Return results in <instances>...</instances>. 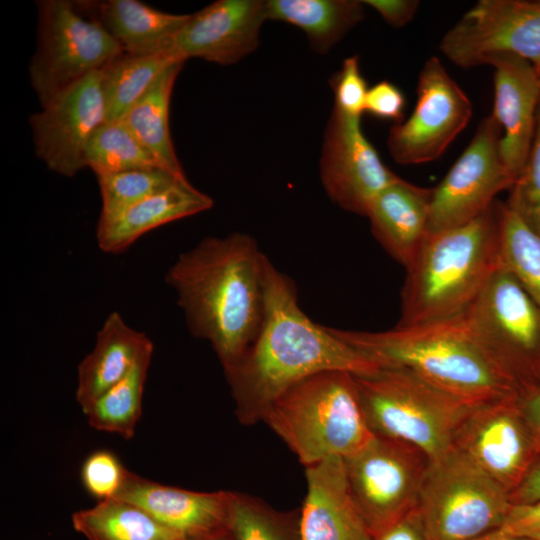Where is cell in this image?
Returning <instances> with one entry per match:
<instances>
[{
	"label": "cell",
	"instance_id": "obj_5",
	"mask_svg": "<svg viewBox=\"0 0 540 540\" xmlns=\"http://www.w3.org/2000/svg\"><path fill=\"white\" fill-rule=\"evenodd\" d=\"M262 421L305 467L345 459L373 438L354 374L323 371L295 384L267 408Z\"/></svg>",
	"mask_w": 540,
	"mask_h": 540
},
{
	"label": "cell",
	"instance_id": "obj_19",
	"mask_svg": "<svg viewBox=\"0 0 540 540\" xmlns=\"http://www.w3.org/2000/svg\"><path fill=\"white\" fill-rule=\"evenodd\" d=\"M489 65L494 67L492 115L501 126V154L515 182L525 166L535 132L539 74L531 62L516 55L497 56Z\"/></svg>",
	"mask_w": 540,
	"mask_h": 540
},
{
	"label": "cell",
	"instance_id": "obj_14",
	"mask_svg": "<svg viewBox=\"0 0 540 540\" xmlns=\"http://www.w3.org/2000/svg\"><path fill=\"white\" fill-rule=\"evenodd\" d=\"M416 94L413 112L391 127L387 139L389 153L401 165L438 159L472 116L471 101L436 56L425 61Z\"/></svg>",
	"mask_w": 540,
	"mask_h": 540
},
{
	"label": "cell",
	"instance_id": "obj_38",
	"mask_svg": "<svg viewBox=\"0 0 540 540\" xmlns=\"http://www.w3.org/2000/svg\"><path fill=\"white\" fill-rule=\"evenodd\" d=\"M499 530L540 540V501L526 505H512Z\"/></svg>",
	"mask_w": 540,
	"mask_h": 540
},
{
	"label": "cell",
	"instance_id": "obj_4",
	"mask_svg": "<svg viewBox=\"0 0 540 540\" xmlns=\"http://www.w3.org/2000/svg\"><path fill=\"white\" fill-rule=\"evenodd\" d=\"M500 201L472 221L431 234L405 268L397 326L464 312L502 265Z\"/></svg>",
	"mask_w": 540,
	"mask_h": 540
},
{
	"label": "cell",
	"instance_id": "obj_17",
	"mask_svg": "<svg viewBox=\"0 0 540 540\" xmlns=\"http://www.w3.org/2000/svg\"><path fill=\"white\" fill-rule=\"evenodd\" d=\"M265 20V1H215L188 15L174 38L172 55L183 62L197 57L220 65L236 63L255 51Z\"/></svg>",
	"mask_w": 540,
	"mask_h": 540
},
{
	"label": "cell",
	"instance_id": "obj_24",
	"mask_svg": "<svg viewBox=\"0 0 540 540\" xmlns=\"http://www.w3.org/2000/svg\"><path fill=\"white\" fill-rule=\"evenodd\" d=\"M151 348L148 336L128 326L118 312L110 313L97 333L93 350L78 366L76 401L83 413Z\"/></svg>",
	"mask_w": 540,
	"mask_h": 540
},
{
	"label": "cell",
	"instance_id": "obj_36",
	"mask_svg": "<svg viewBox=\"0 0 540 540\" xmlns=\"http://www.w3.org/2000/svg\"><path fill=\"white\" fill-rule=\"evenodd\" d=\"M330 85L334 94V108L347 116L361 118L369 88L361 73L357 55L344 59L341 69L331 77Z\"/></svg>",
	"mask_w": 540,
	"mask_h": 540
},
{
	"label": "cell",
	"instance_id": "obj_13",
	"mask_svg": "<svg viewBox=\"0 0 540 540\" xmlns=\"http://www.w3.org/2000/svg\"><path fill=\"white\" fill-rule=\"evenodd\" d=\"M518 394L472 405L452 442L509 494L540 456Z\"/></svg>",
	"mask_w": 540,
	"mask_h": 540
},
{
	"label": "cell",
	"instance_id": "obj_32",
	"mask_svg": "<svg viewBox=\"0 0 540 540\" xmlns=\"http://www.w3.org/2000/svg\"><path fill=\"white\" fill-rule=\"evenodd\" d=\"M502 264L540 306V236L499 203Z\"/></svg>",
	"mask_w": 540,
	"mask_h": 540
},
{
	"label": "cell",
	"instance_id": "obj_3",
	"mask_svg": "<svg viewBox=\"0 0 540 540\" xmlns=\"http://www.w3.org/2000/svg\"><path fill=\"white\" fill-rule=\"evenodd\" d=\"M331 330L379 368H406L470 405L519 393L475 341L461 314L380 332Z\"/></svg>",
	"mask_w": 540,
	"mask_h": 540
},
{
	"label": "cell",
	"instance_id": "obj_33",
	"mask_svg": "<svg viewBox=\"0 0 540 540\" xmlns=\"http://www.w3.org/2000/svg\"><path fill=\"white\" fill-rule=\"evenodd\" d=\"M102 199L98 223L107 222L180 178L162 168L136 169L97 176Z\"/></svg>",
	"mask_w": 540,
	"mask_h": 540
},
{
	"label": "cell",
	"instance_id": "obj_12",
	"mask_svg": "<svg viewBox=\"0 0 540 540\" xmlns=\"http://www.w3.org/2000/svg\"><path fill=\"white\" fill-rule=\"evenodd\" d=\"M501 138V126L493 115L483 118L464 152L432 188L429 235L472 221L492 206L498 193L512 187Z\"/></svg>",
	"mask_w": 540,
	"mask_h": 540
},
{
	"label": "cell",
	"instance_id": "obj_34",
	"mask_svg": "<svg viewBox=\"0 0 540 540\" xmlns=\"http://www.w3.org/2000/svg\"><path fill=\"white\" fill-rule=\"evenodd\" d=\"M509 190L507 207L540 236V101L525 166Z\"/></svg>",
	"mask_w": 540,
	"mask_h": 540
},
{
	"label": "cell",
	"instance_id": "obj_25",
	"mask_svg": "<svg viewBox=\"0 0 540 540\" xmlns=\"http://www.w3.org/2000/svg\"><path fill=\"white\" fill-rule=\"evenodd\" d=\"M267 20L300 28L318 53L328 52L364 17L357 0H269Z\"/></svg>",
	"mask_w": 540,
	"mask_h": 540
},
{
	"label": "cell",
	"instance_id": "obj_8",
	"mask_svg": "<svg viewBox=\"0 0 540 540\" xmlns=\"http://www.w3.org/2000/svg\"><path fill=\"white\" fill-rule=\"evenodd\" d=\"M461 315L519 392L540 385V306L503 264Z\"/></svg>",
	"mask_w": 540,
	"mask_h": 540
},
{
	"label": "cell",
	"instance_id": "obj_22",
	"mask_svg": "<svg viewBox=\"0 0 540 540\" xmlns=\"http://www.w3.org/2000/svg\"><path fill=\"white\" fill-rule=\"evenodd\" d=\"M73 2L107 31L123 53L132 55H172L174 38L189 15L163 12L137 0Z\"/></svg>",
	"mask_w": 540,
	"mask_h": 540
},
{
	"label": "cell",
	"instance_id": "obj_10",
	"mask_svg": "<svg viewBox=\"0 0 540 540\" xmlns=\"http://www.w3.org/2000/svg\"><path fill=\"white\" fill-rule=\"evenodd\" d=\"M343 461L350 495L372 536L417 507L430 462L417 447L374 435Z\"/></svg>",
	"mask_w": 540,
	"mask_h": 540
},
{
	"label": "cell",
	"instance_id": "obj_16",
	"mask_svg": "<svg viewBox=\"0 0 540 540\" xmlns=\"http://www.w3.org/2000/svg\"><path fill=\"white\" fill-rule=\"evenodd\" d=\"M320 178L332 202L366 216L372 200L398 176L363 134L360 118L333 108L324 133Z\"/></svg>",
	"mask_w": 540,
	"mask_h": 540
},
{
	"label": "cell",
	"instance_id": "obj_43",
	"mask_svg": "<svg viewBox=\"0 0 540 540\" xmlns=\"http://www.w3.org/2000/svg\"><path fill=\"white\" fill-rule=\"evenodd\" d=\"M472 540H532V539L508 534L498 529Z\"/></svg>",
	"mask_w": 540,
	"mask_h": 540
},
{
	"label": "cell",
	"instance_id": "obj_6",
	"mask_svg": "<svg viewBox=\"0 0 540 540\" xmlns=\"http://www.w3.org/2000/svg\"><path fill=\"white\" fill-rule=\"evenodd\" d=\"M354 377L372 433L411 444L430 460L453 447L455 429L472 406L402 367Z\"/></svg>",
	"mask_w": 540,
	"mask_h": 540
},
{
	"label": "cell",
	"instance_id": "obj_31",
	"mask_svg": "<svg viewBox=\"0 0 540 540\" xmlns=\"http://www.w3.org/2000/svg\"><path fill=\"white\" fill-rule=\"evenodd\" d=\"M84 162L96 176L161 168L122 121L104 122L94 131L85 148Z\"/></svg>",
	"mask_w": 540,
	"mask_h": 540
},
{
	"label": "cell",
	"instance_id": "obj_27",
	"mask_svg": "<svg viewBox=\"0 0 540 540\" xmlns=\"http://www.w3.org/2000/svg\"><path fill=\"white\" fill-rule=\"evenodd\" d=\"M71 520L88 540H187L142 508L117 498L76 511Z\"/></svg>",
	"mask_w": 540,
	"mask_h": 540
},
{
	"label": "cell",
	"instance_id": "obj_26",
	"mask_svg": "<svg viewBox=\"0 0 540 540\" xmlns=\"http://www.w3.org/2000/svg\"><path fill=\"white\" fill-rule=\"evenodd\" d=\"M183 64L175 62L167 67L120 121L151 152L161 168L180 178H187L169 129L170 99Z\"/></svg>",
	"mask_w": 540,
	"mask_h": 540
},
{
	"label": "cell",
	"instance_id": "obj_7",
	"mask_svg": "<svg viewBox=\"0 0 540 540\" xmlns=\"http://www.w3.org/2000/svg\"><path fill=\"white\" fill-rule=\"evenodd\" d=\"M511 506L509 493L452 447L430 460L416 508L429 540H472L498 530Z\"/></svg>",
	"mask_w": 540,
	"mask_h": 540
},
{
	"label": "cell",
	"instance_id": "obj_41",
	"mask_svg": "<svg viewBox=\"0 0 540 540\" xmlns=\"http://www.w3.org/2000/svg\"><path fill=\"white\" fill-rule=\"evenodd\" d=\"M509 498L512 505H526L540 501V456L519 485L509 494Z\"/></svg>",
	"mask_w": 540,
	"mask_h": 540
},
{
	"label": "cell",
	"instance_id": "obj_40",
	"mask_svg": "<svg viewBox=\"0 0 540 540\" xmlns=\"http://www.w3.org/2000/svg\"><path fill=\"white\" fill-rule=\"evenodd\" d=\"M372 540H429L415 508L399 521L372 536Z\"/></svg>",
	"mask_w": 540,
	"mask_h": 540
},
{
	"label": "cell",
	"instance_id": "obj_23",
	"mask_svg": "<svg viewBox=\"0 0 540 540\" xmlns=\"http://www.w3.org/2000/svg\"><path fill=\"white\" fill-rule=\"evenodd\" d=\"M212 206V198L192 186L188 179L178 180L113 219L98 223V246L106 253L122 252L147 232Z\"/></svg>",
	"mask_w": 540,
	"mask_h": 540
},
{
	"label": "cell",
	"instance_id": "obj_21",
	"mask_svg": "<svg viewBox=\"0 0 540 540\" xmlns=\"http://www.w3.org/2000/svg\"><path fill=\"white\" fill-rule=\"evenodd\" d=\"M432 188L398 177L370 203L366 216L385 251L407 268L429 237Z\"/></svg>",
	"mask_w": 540,
	"mask_h": 540
},
{
	"label": "cell",
	"instance_id": "obj_46",
	"mask_svg": "<svg viewBox=\"0 0 540 540\" xmlns=\"http://www.w3.org/2000/svg\"><path fill=\"white\" fill-rule=\"evenodd\" d=\"M540 3V0H537Z\"/></svg>",
	"mask_w": 540,
	"mask_h": 540
},
{
	"label": "cell",
	"instance_id": "obj_39",
	"mask_svg": "<svg viewBox=\"0 0 540 540\" xmlns=\"http://www.w3.org/2000/svg\"><path fill=\"white\" fill-rule=\"evenodd\" d=\"M362 2L376 10L394 28H401L412 21L419 7L417 0H366Z\"/></svg>",
	"mask_w": 540,
	"mask_h": 540
},
{
	"label": "cell",
	"instance_id": "obj_29",
	"mask_svg": "<svg viewBox=\"0 0 540 540\" xmlns=\"http://www.w3.org/2000/svg\"><path fill=\"white\" fill-rule=\"evenodd\" d=\"M153 348L145 351L118 383L103 393L85 413L91 427L125 439L134 436L142 414V395Z\"/></svg>",
	"mask_w": 540,
	"mask_h": 540
},
{
	"label": "cell",
	"instance_id": "obj_35",
	"mask_svg": "<svg viewBox=\"0 0 540 540\" xmlns=\"http://www.w3.org/2000/svg\"><path fill=\"white\" fill-rule=\"evenodd\" d=\"M128 469L110 451L90 454L81 468V480L87 492L98 501L115 498L126 479Z\"/></svg>",
	"mask_w": 540,
	"mask_h": 540
},
{
	"label": "cell",
	"instance_id": "obj_1",
	"mask_svg": "<svg viewBox=\"0 0 540 540\" xmlns=\"http://www.w3.org/2000/svg\"><path fill=\"white\" fill-rule=\"evenodd\" d=\"M263 291L258 335L238 364L225 373L241 424L262 421L274 400L314 374L337 370L363 375L379 369L331 327L314 323L299 306L292 279L266 256Z\"/></svg>",
	"mask_w": 540,
	"mask_h": 540
},
{
	"label": "cell",
	"instance_id": "obj_2",
	"mask_svg": "<svg viewBox=\"0 0 540 540\" xmlns=\"http://www.w3.org/2000/svg\"><path fill=\"white\" fill-rule=\"evenodd\" d=\"M265 255L248 234L206 237L181 253L166 274L190 332L207 340L224 373L256 339L264 311Z\"/></svg>",
	"mask_w": 540,
	"mask_h": 540
},
{
	"label": "cell",
	"instance_id": "obj_37",
	"mask_svg": "<svg viewBox=\"0 0 540 540\" xmlns=\"http://www.w3.org/2000/svg\"><path fill=\"white\" fill-rule=\"evenodd\" d=\"M405 104L402 91L393 83L383 80L368 89L364 112L380 119L400 123Z\"/></svg>",
	"mask_w": 540,
	"mask_h": 540
},
{
	"label": "cell",
	"instance_id": "obj_30",
	"mask_svg": "<svg viewBox=\"0 0 540 540\" xmlns=\"http://www.w3.org/2000/svg\"><path fill=\"white\" fill-rule=\"evenodd\" d=\"M228 532L232 540H302L300 509L278 511L258 497L230 491Z\"/></svg>",
	"mask_w": 540,
	"mask_h": 540
},
{
	"label": "cell",
	"instance_id": "obj_42",
	"mask_svg": "<svg viewBox=\"0 0 540 540\" xmlns=\"http://www.w3.org/2000/svg\"><path fill=\"white\" fill-rule=\"evenodd\" d=\"M518 401L540 448V385L520 391Z\"/></svg>",
	"mask_w": 540,
	"mask_h": 540
},
{
	"label": "cell",
	"instance_id": "obj_9",
	"mask_svg": "<svg viewBox=\"0 0 540 540\" xmlns=\"http://www.w3.org/2000/svg\"><path fill=\"white\" fill-rule=\"evenodd\" d=\"M37 46L29 79L41 106L122 52L95 20L68 0L37 1Z\"/></svg>",
	"mask_w": 540,
	"mask_h": 540
},
{
	"label": "cell",
	"instance_id": "obj_15",
	"mask_svg": "<svg viewBox=\"0 0 540 540\" xmlns=\"http://www.w3.org/2000/svg\"><path fill=\"white\" fill-rule=\"evenodd\" d=\"M104 122L99 70L57 94L29 117L35 154L51 171L73 177L85 167L86 145Z\"/></svg>",
	"mask_w": 540,
	"mask_h": 540
},
{
	"label": "cell",
	"instance_id": "obj_28",
	"mask_svg": "<svg viewBox=\"0 0 540 540\" xmlns=\"http://www.w3.org/2000/svg\"><path fill=\"white\" fill-rule=\"evenodd\" d=\"M175 62L170 54L121 53L101 70L106 122L120 121L148 91L162 72Z\"/></svg>",
	"mask_w": 540,
	"mask_h": 540
},
{
	"label": "cell",
	"instance_id": "obj_11",
	"mask_svg": "<svg viewBox=\"0 0 540 540\" xmlns=\"http://www.w3.org/2000/svg\"><path fill=\"white\" fill-rule=\"evenodd\" d=\"M455 65H489L500 55H516L540 73V3L480 0L450 28L439 44Z\"/></svg>",
	"mask_w": 540,
	"mask_h": 540
},
{
	"label": "cell",
	"instance_id": "obj_45",
	"mask_svg": "<svg viewBox=\"0 0 540 540\" xmlns=\"http://www.w3.org/2000/svg\"><path fill=\"white\" fill-rule=\"evenodd\" d=\"M539 81H540V73H539Z\"/></svg>",
	"mask_w": 540,
	"mask_h": 540
},
{
	"label": "cell",
	"instance_id": "obj_44",
	"mask_svg": "<svg viewBox=\"0 0 540 540\" xmlns=\"http://www.w3.org/2000/svg\"><path fill=\"white\" fill-rule=\"evenodd\" d=\"M208 540H232V538H231V536L229 534H225V535L218 536V537H215V538H211V539H208Z\"/></svg>",
	"mask_w": 540,
	"mask_h": 540
},
{
	"label": "cell",
	"instance_id": "obj_20",
	"mask_svg": "<svg viewBox=\"0 0 540 540\" xmlns=\"http://www.w3.org/2000/svg\"><path fill=\"white\" fill-rule=\"evenodd\" d=\"M300 508L302 540H372L349 492L344 461L329 458L305 467Z\"/></svg>",
	"mask_w": 540,
	"mask_h": 540
},
{
	"label": "cell",
	"instance_id": "obj_18",
	"mask_svg": "<svg viewBox=\"0 0 540 540\" xmlns=\"http://www.w3.org/2000/svg\"><path fill=\"white\" fill-rule=\"evenodd\" d=\"M115 498L142 508L187 540H208L229 534L230 491L186 490L145 479L128 470Z\"/></svg>",
	"mask_w": 540,
	"mask_h": 540
}]
</instances>
